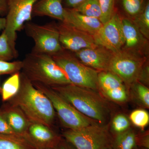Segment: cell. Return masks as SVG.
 <instances>
[{
  "label": "cell",
  "instance_id": "obj_1",
  "mask_svg": "<svg viewBox=\"0 0 149 149\" xmlns=\"http://www.w3.org/2000/svg\"><path fill=\"white\" fill-rule=\"evenodd\" d=\"M78 111L100 124H107L111 106L98 91L72 84L51 87Z\"/></svg>",
  "mask_w": 149,
  "mask_h": 149
},
{
  "label": "cell",
  "instance_id": "obj_2",
  "mask_svg": "<svg viewBox=\"0 0 149 149\" xmlns=\"http://www.w3.org/2000/svg\"><path fill=\"white\" fill-rule=\"evenodd\" d=\"M7 102L18 107L31 122L49 127L54 122L56 113L52 102L22 72L18 93Z\"/></svg>",
  "mask_w": 149,
  "mask_h": 149
},
{
  "label": "cell",
  "instance_id": "obj_3",
  "mask_svg": "<svg viewBox=\"0 0 149 149\" xmlns=\"http://www.w3.org/2000/svg\"><path fill=\"white\" fill-rule=\"evenodd\" d=\"M22 61V72L33 83L50 87L71 84L64 71L50 55L31 52Z\"/></svg>",
  "mask_w": 149,
  "mask_h": 149
},
{
  "label": "cell",
  "instance_id": "obj_4",
  "mask_svg": "<svg viewBox=\"0 0 149 149\" xmlns=\"http://www.w3.org/2000/svg\"><path fill=\"white\" fill-rule=\"evenodd\" d=\"M52 56L71 84L98 91L99 71L83 64L73 52L63 49Z\"/></svg>",
  "mask_w": 149,
  "mask_h": 149
},
{
  "label": "cell",
  "instance_id": "obj_5",
  "mask_svg": "<svg viewBox=\"0 0 149 149\" xmlns=\"http://www.w3.org/2000/svg\"><path fill=\"white\" fill-rule=\"evenodd\" d=\"M63 137L74 149H104L112 146L113 137L108 125L97 123L78 130L68 129Z\"/></svg>",
  "mask_w": 149,
  "mask_h": 149
},
{
  "label": "cell",
  "instance_id": "obj_6",
  "mask_svg": "<svg viewBox=\"0 0 149 149\" xmlns=\"http://www.w3.org/2000/svg\"><path fill=\"white\" fill-rule=\"evenodd\" d=\"M32 83L35 88L49 98L62 124L68 130H78L98 123L78 111L50 86Z\"/></svg>",
  "mask_w": 149,
  "mask_h": 149
},
{
  "label": "cell",
  "instance_id": "obj_7",
  "mask_svg": "<svg viewBox=\"0 0 149 149\" xmlns=\"http://www.w3.org/2000/svg\"><path fill=\"white\" fill-rule=\"evenodd\" d=\"M148 58L120 49L113 55L108 71L117 75L129 88L138 82Z\"/></svg>",
  "mask_w": 149,
  "mask_h": 149
},
{
  "label": "cell",
  "instance_id": "obj_8",
  "mask_svg": "<svg viewBox=\"0 0 149 149\" xmlns=\"http://www.w3.org/2000/svg\"><path fill=\"white\" fill-rule=\"evenodd\" d=\"M23 28L35 43L32 52L52 56L63 49L60 42L57 24L51 23L40 25L29 22Z\"/></svg>",
  "mask_w": 149,
  "mask_h": 149
},
{
  "label": "cell",
  "instance_id": "obj_9",
  "mask_svg": "<svg viewBox=\"0 0 149 149\" xmlns=\"http://www.w3.org/2000/svg\"><path fill=\"white\" fill-rule=\"evenodd\" d=\"M37 0H7L8 11L6 17L5 32L12 45L15 46L17 32L30 22L32 10Z\"/></svg>",
  "mask_w": 149,
  "mask_h": 149
},
{
  "label": "cell",
  "instance_id": "obj_10",
  "mask_svg": "<svg viewBox=\"0 0 149 149\" xmlns=\"http://www.w3.org/2000/svg\"><path fill=\"white\" fill-rule=\"evenodd\" d=\"M93 37L97 45L113 53L120 51L124 43L121 17L114 12L111 18L103 24Z\"/></svg>",
  "mask_w": 149,
  "mask_h": 149
},
{
  "label": "cell",
  "instance_id": "obj_11",
  "mask_svg": "<svg viewBox=\"0 0 149 149\" xmlns=\"http://www.w3.org/2000/svg\"><path fill=\"white\" fill-rule=\"evenodd\" d=\"M98 87L99 93L107 100L121 104L129 99L128 87L120 77L108 70L99 72Z\"/></svg>",
  "mask_w": 149,
  "mask_h": 149
},
{
  "label": "cell",
  "instance_id": "obj_12",
  "mask_svg": "<svg viewBox=\"0 0 149 149\" xmlns=\"http://www.w3.org/2000/svg\"><path fill=\"white\" fill-rule=\"evenodd\" d=\"M57 24L59 40L63 49L74 53L97 47L93 35L76 29L63 21Z\"/></svg>",
  "mask_w": 149,
  "mask_h": 149
},
{
  "label": "cell",
  "instance_id": "obj_13",
  "mask_svg": "<svg viewBox=\"0 0 149 149\" xmlns=\"http://www.w3.org/2000/svg\"><path fill=\"white\" fill-rule=\"evenodd\" d=\"M124 43L121 49L148 58V40L144 37L130 19L121 17Z\"/></svg>",
  "mask_w": 149,
  "mask_h": 149
},
{
  "label": "cell",
  "instance_id": "obj_14",
  "mask_svg": "<svg viewBox=\"0 0 149 149\" xmlns=\"http://www.w3.org/2000/svg\"><path fill=\"white\" fill-rule=\"evenodd\" d=\"M26 139L36 149H54L62 138L51 127L37 122H30L26 134Z\"/></svg>",
  "mask_w": 149,
  "mask_h": 149
},
{
  "label": "cell",
  "instance_id": "obj_15",
  "mask_svg": "<svg viewBox=\"0 0 149 149\" xmlns=\"http://www.w3.org/2000/svg\"><path fill=\"white\" fill-rule=\"evenodd\" d=\"M81 62L99 72L108 70L113 53L98 45L73 53Z\"/></svg>",
  "mask_w": 149,
  "mask_h": 149
},
{
  "label": "cell",
  "instance_id": "obj_16",
  "mask_svg": "<svg viewBox=\"0 0 149 149\" xmlns=\"http://www.w3.org/2000/svg\"><path fill=\"white\" fill-rule=\"evenodd\" d=\"M63 21L93 36L103 25L98 19L86 16L74 9L65 8Z\"/></svg>",
  "mask_w": 149,
  "mask_h": 149
},
{
  "label": "cell",
  "instance_id": "obj_17",
  "mask_svg": "<svg viewBox=\"0 0 149 149\" xmlns=\"http://www.w3.org/2000/svg\"><path fill=\"white\" fill-rule=\"evenodd\" d=\"M1 108L10 128L17 134L26 139V132L31 121L23 112L18 107L8 102Z\"/></svg>",
  "mask_w": 149,
  "mask_h": 149
},
{
  "label": "cell",
  "instance_id": "obj_18",
  "mask_svg": "<svg viewBox=\"0 0 149 149\" xmlns=\"http://www.w3.org/2000/svg\"><path fill=\"white\" fill-rule=\"evenodd\" d=\"M63 0H37L33 10L32 16H48L63 20L64 8L62 3Z\"/></svg>",
  "mask_w": 149,
  "mask_h": 149
},
{
  "label": "cell",
  "instance_id": "obj_19",
  "mask_svg": "<svg viewBox=\"0 0 149 149\" xmlns=\"http://www.w3.org/2000/svg\"><path fill=\"white\" fill-rule=\"evenodd\" d=\"M129 98L143 109L149 108V89L147 86L137 82L128 88Z\"/></svg>",
  "mask_w": 149,
  "mask_h": 149
},
{
  "label": "cell",
  "instance_id": "obj_20",
  "mask_svg": "<svg viewBox=\"0 0 149 149\" xmlns=\"http://www.w3.org/2000/svg\"><path fill=\"white\" fill-rule=\"evenodd\" d=\"M0 149H36L22 136L0 134Z\"/></svg>",
  "mask_w": 149,
  "mask_h": 149
},
{
  "label": "cell",
  "instance_id": "obj_21",
  "mask_svg": "<svg viewBox=\"0 0 149 149\" xmlns=\"http://www.w3.org/2000/svg\"><path fill=\"white\" fill-rule=\"evenodd\" d=\"M20 72L12 74L5 81L1 87L2 100L7 102L13 97L18 93L20 88Z\"/></svg>",
  "mask_w": 149,
  "mask_h": 149
},
{
  "label": "cell",
  "instance_id": "obj_22",
  "mask_svg": "<svg viewBox=\"0 0 149 149\" xmlns=\"http://www.w3.org/2000/svg\"><path fill=\"white\" fill-rule=\"evenodd\" d=\"M136 133L131 128L113 137V149H133L136 146Z\"/></svg>",
  "mask_w": 149,
  "mask_h": 149
},
{
  "label": "cell",
  "instance_id": "obj_23",
  "mask_svg": "<svg viewBox=\"0 0 149 149\" xmlns=\"http://www.w3.org/2000/svg\"><path fill=\"white\" fill-rule=\"evenodd\" d=\"M18 56L15 46L12 45L5 32L0 35V60L9 61Z\"/></svg>",
  "mask_w": 149,
  "mask_h": 149
},
{
  "label": "cell",
  "instance_id": "obj_24",
  "mask_svg": "<svg viewBox=\"0 0 149 149\" xmlns=\"http://www.w3.org/2000/svg\"><path fill=\"white\" fill-rule=\"evenodd\" d=\"M72 9L86 16L98 19L100 20L101 19V10L98 0H86L77 8Z\"/></svg>",
  "mask_w": 149,
  "mask_h": 149
},
{
  "label": "cell",
  "instance_id": "obj_25",
  "mask_svg": "<svg viewBox=\"0 0 149 149\" xmlns=\"http://www.w3.org/2000/svg\"><path fill=\"white\" fill-rule=\"evenodd\" d=\"M146 0H120L121 7L128 18L133 19L141 13L146 3Z\"/></svg>",
  "mask_w": 149,
  "mask_h": 149
},
{
  "label": "cell",
  "instance_id": "obj_26",
  "mask_svg": "<svg viewBox=\"0 0 149 149\" xmlns=\"http://www.w3.org/2000/svg\"><path fill=\"white\" fill-rule=\"evenodd\" d=\"M141 34L149 40V3L147 1L143 11L135 18L131 19Z\"/></svg>",
  "mask_w": 149,
  "mask_h": 149
},
{
  "label": "cell",
  "instance_id": "obj_27",
  "mask_svg": "<svg viewBox=\"0 0 149 149\" xmlns=\"http://www.w3.org/2000/svg\"><path fill=\"white\" fill-rule=\"evenodd\" d=\"M130 123L129 118L125 115L117 113L112 118L110 131L114 136L125 132L130 128Z\"/></svg>",
  "mask_w": 149,
  "mask_h": 149
},
{
  "label": "cell",
  "instance_id": "obj_28",
  "mask_svg": "<svg viewBox=\"0 0 149 149\" xmlns=\"http://www.w3.org/2000/svg\"><path fill=\"white\" fill-rule=\"evenodd\" d=\"M130 122L138 128L143 129L148 125L149 115L148 112L143 109H139L133 111L129 117Z\"/></svg>",
  "mask_w": 149,
  "mask_h": 149
},
{
  "label": "cell",
  "instance_id": "obj_29",
  "mask_svg": "<svg viewBox=\"0 0 149 149\" xmlns=\"http://www.w3.org/2000/svg\"><path fill=\"white\" fill-rule=\"evenodd\" d=\"M22 68V61L9 62L0 60V75L13 74L20 72Z\"/></svg>",
  "mask_w": 149,
  "mask_h": 149
},
{
  "label": "cell",
  "instance_id": "obj_30",
  "mask_svg": "<svg viewBox=\"0 0 149 149\" xmlns=\"http://www.w3.org/2000/svg\"><path fill=\"white\" fill-rule=\"evenodd\" d=\"M102 12L100 21L103 24L111 18L114 13L115 0H98Z\"/></svg>",
  "mask_w": 149,
  "mask_h": 149
},
{
  "label": "cell",
  "instance_id": "obj_31",
  "mask_svg": "<svg viewBox=\"0 0 149 149\" xmlns=\"http://www.w3.org/2000/svg\"><path fill=\"white\" fill-rule=\"evenodd\" d=\"M0 134L21 136L17 134L10 128L6 120L2 109L1 108H0Z\"/></svg>",
  "mask_w": 149,
  "mask_h": 149
},
{
  "label": "cell",
  "instance_id": "obj_32",
  "mask_svg": "<svg viewBox=\"0 0 149 149\" xmlns=\"http://www.w3.org/2000/svg\"><path fill=\"white\" fill-rule=\"evenodd\" d=\"M136 146L140 148L149 149L148 131H143L136 134Z\"/></svg>",
  "mask_w": 149,
  "mask_h": 149
},
{
  "label": "cell",
  "instance_id": "obj_33",
  "mask_svg": "<svg viewBox=\"0 0 149 149\" xmlns=\"http://www.w3.org/2000/svg\"><path fill=\"white\" fill-rule=\"evenodd\" d=\"M138 82L143 84L147 87L149 86V65L148 61L145 63L143 66Z\"/></svg>",
  "mask_w": 149,
  "mask_h": 149
},
{
  "label": "cell",
  "instance_id": "obj_34",
  "mask_svg": "<svg viewBox=\"0 0 149 149\" xmlns=\"http://www.w3.org/2000/svg\"><path fill=\"white\" fill-rule=\"evenodd\" d=\"M86 0H65V8L75 9L78 7Z\"/></svg>",
  "mask_w": 149,
  "mask_h": 149
},
{
  "label": "cell",
  "instance_id": "obj_35",
  "mask_svg": "<svg viewBox=\"0 0 149 149\" xmlns=\"http://www.w3.org/2000/svg\"><path fill=\"white\" fill-rule=\"evenodd\" d=\"M54 149H74L73 147L68 143L65 139L62 138L59 143Z\"/></svg>",
  "mask_w": 149,
  "mask_h": 149
},
{
  "label": "cell",
  "instance_id": "obj_36",
  "mask_svg": "<svg viewBox=\"0 0 149 149\" xmlns=\"http://www.w3.org/2000/svg\"><path fill=\"white\" fill-rule=\"evenodd\" d=\"M7 11V0H0V15H6Z\"/></svg>",
  "mask_w": 149,
  "mask_h": 149
},
{
  "label": "cell",
  "instance_id": "obj_37",
  "mask_svg": "<svg viewBox=\"0 0 149 149\" xmlns=\"http://www.w3.org/2000/svg\"><path fill=\"white\" fill-rule=\"evenodd\" d=\"M6 26V17H0V31L3 30Z\"/></svg>",
  "mask_w": 149,
  "mask_h": 149
},
{
  "label": "cell",
  "instance_id": "obj_38",
  "mask_svg": "<svg viewBox=\"0 0 149 149\" xmlns=\"http://www.w3.org/2000/svg\"><path fill=\"white\" fill-rule=\"evenodd\" d=\"M104 149H113V148L112 146H110L107 147V148H105Z\"/></svg>",
  "mask_w": 149,
  "mask_h": 149
},
{
  "label": "cell",
  "instance_id": "obj_39",
  "mask_svg": "<svg viewBox=\"0 0 149 149\" xmlns=\"http://www.w3.org/2000/svg\"><path fill=\"white\" fill-rule=\"evenodd\" d=\"M133 149H149L145 148H138V147H137V146H136L135 147V148H134Z\"/></svg>",
  "mask_w": 149,
  "mask_h": 149
},
{
  "label": "cell",
  "instance_id": "obj_40",
  "mask_svg": "<svg viewBox=\"0 0 149 149\" xmlns=\"http://www.w3.org/2000/svg\"><path fill=\"white\" fill-rule=\"evenodd\" d=\"M1 87L0 85V94H1Z\"/></svg>",
  "mask_w": 149,
  "mask_h": 149
},
{
  "label": "cell",
  "instance_id": "obj_41",
  "mask_svg": "<svg viewBox=\"0 0 149 149\" xmlns=\"http://www.w3.org/2000/svg\"><path fill=\"white\" fill-rule=\"evenodd\" d=\"M54 149L53 148H45V149Z\"/></svg>",
  "mask_w": 149,
  "mask_h": 149
}]
</instances>
